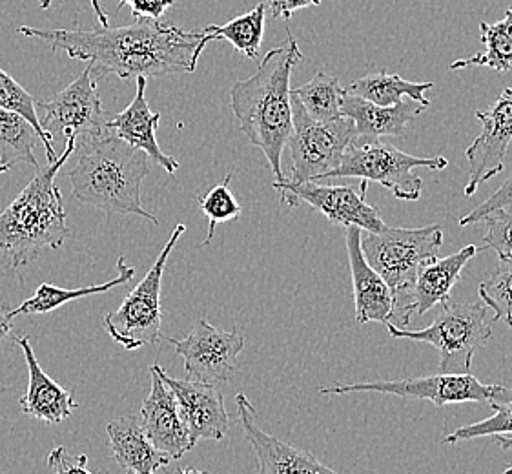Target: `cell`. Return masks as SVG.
<instances>
[{
  "label": "cell",
  "instance_id": "cell-1",
  "mask_svg": "<svg viewBox=\"0 0 512 474\" xmlns=\"http://www.w3.org/2000/svg\"><path fill=\"white\" fill-rule=\"evenodd\" d=\"M19 33L41 39L53 52L68 53L72 59L92 64L93 70L113 73L119 79L192 73L203 50L214 41L205 28L186 31L152 19L93 31L22 26Z\"/></svg>",
  "mask_w": 512,
  "mask_h": 474
},
{
  "label": "cell",
  "instance_id": "cell-2",
  "mask_svg": "<svg viewBox=\"0 0 512 474\" xmlns=\"http://www.w3.org/2000/svg\"><path fill=\"white\" fill-rule=\"evenodd\" d=\"M303 53L292 33L259 62L257 72L237 81L230 90V108L239 119L241 132L267 155L276 181H283L281 157L292 134V88L290 79Z\"/></svg>",
  "mask_w": 512,
  "mask_h": 474
},
{
  "label": "cell",
  "instance_id": "cell-3",
  "mask_svg": "<svg viewBox=\"0 0 512 474\" xmlns=\"http://www.w3.org/2000/svg\"><path fill=\"white\" fill-rule=\"evenodd\" d=\"M75 150L77 139L70 137L59 159L37 168L35 177L0 214V254L11 272L30 265L44 248H61L72 234L55 177Z\"/></svg>",
  "mask_w": 512,
  "mask_h": 474
},
{
  "label": "cell",
  "instance_id": "cell-4",
  "mask_svg": "<svg viewBox=\"0 0 512 474\" xmlns=\"http://www.w3.org/2000/svg\"><path fill=\"white\" fill-rule=\"evenodd\" d=\"M81 155L70 176L73 197L112 214H135L155 225L159 219L141 203V186L150 174L148 155L112 132L77 146Z\"/></svg>",
  "mask_w": 512,
  "mask_h": 474
},
{
  "label": "cell",
  "instance_id": "cell-5",
  "mask_svg": "<svg viewBox=\"0 0 512 474\" xmlns=\"http://www.w3.org/2000/svg\"><path fill=\"white\" fill-rule=\"evenodd\" d=\"M443 230L438 225L421 228L385 227L381 232L361 234V250L370 267L387 283L392 294V312L387 325L407 329L412 316V290L425 263L438 258Z\"/></svg>",
  "mask_w": 512,
  "mask_h": 474
},
{
  "label": "cell",
  "instance_id": "cell-6",
  "mask_svg": "<svg viewBox=\"0 0 512 474\" xmlns=\"http://www.w3.org/2000/svg\"><path fill=\"white\" fill-rule=\"evenodd\" d=\"M394 340L429 343L440 352V372H471L476 352L492 338L489 307L478 303H445L431 327L421 330L398 329L387 325Z\"/></svg>",
  "mask_w": 512,
  "mask_h": 474
},
{
  "label": "cell",
  "instance_id": "cell-7",
  "mask_svg": "<svg viewBox=\"0 0 512 474\" xmlns=\"http://www.w3.org/2000/svg\"><path fill=\"white\" fill-rule=\"evenodd\" d=\"M449 161L443 155L436 157H416L405 154L396 146L356 139L341 157L336 170L327 179L336 177H358L367 183H378L390 190V194L400 201H418L423 192L421 177L414 174L416 168L445 170Z\"/></svg>",
  "mask_w": 512,
  "mask_h": 474
},
{
  "label": "cell",
  "instance_id": "cell-8",
  "mask_svg": "<svg viewBox=\"0 0 512 474\" xmlns=\"http://www.w3.org/2000/svg\"><path fill=\"white\" fill-rule=\"evenodd\" d=\"M292 134L290 148V183L323 181L338 168L341 157L356 139V126L349 117H339L330 123L312 119L303 104L292 95Z\"/></svg>",
  "mask_w": 512,
  "mask_h": 474
},
{
  "label": "cell",
  "instance_id": "cell-9",
  "mask_svg": "<svg viewBox=\"0 0 512 474\" xmlns=\"http://www.w3.org/2000/svg\"><path fill=\"white\" fill-rule=\"evenodd\" d=\"M186 232L185 225H177L164 245L154 265L148 270L143 281L135 287L123 305L104 316V329L112 340L123 345L126 351H135L144 345H157L161 340V285H163L164 267L172 254L179 237Z\"/></svg>",
  "mask_w": 512,
  "mask_h": 474
},
{
  "label": "cell",
  "instance_id": "cell-10",
  "mask_svg": "<svg viewBox=\"0 0 512 474\" xmlns=\"http://www.w3.org/2000/svg\"><path fill=\"white\" fill-rule=\"evenodd\" d=\"M321 394H354V392H378L398 398L427 400L436 407H445L451 403H496L507 402L512 389L502 385L482 383L471 372H440L425 378L410 380H381V382L352 383V385H332L319 387Z\"/></svg>",
  "mask_w": 512,
  "mask_h": 474
},
{
  "label": "cell",
  "instance_id": "cell-11",
  "mask_svg": "<svg viewBox=\"0 0 512 474\" xmlns=\"http://www.w3.org/2000/svg\"><path fill=\"white\" fill-rule=\"evenodd\" d=\"M274 188L283 205L297 207L307 203L339 227H358L370 234L387 227L378 208L367 201V181H361L358 190L352 186L319 185L318 181L290 183L287 179L274 181Z\"/></svg>",
  "mask_w": 512,
  "mask_h": 474
},
{
  "label": "cell",
  "instance_id": "cell-12",
  "mask_svg": "<svg viewBox=\"0 0 512 474\" xmlns=\"http://www.w3.org/2000/svg\"><path fill=\"white\" fill-rule=\"evenodd\" d=\"M37 106L44 110L42 130L52 141L53 137H62L64 141L75 137L79 146V141L82 145L110 132L106 126L110 115L104 112L92 64H88L73 83L53 95L50 103H37Z\"/></svg>",
  "mask_w": 512,
  "mask_h": 474
},
{
  "label": "cell",
  "instance_id": "cell-13",
  "mask_svg": "<svg viewBox=\"0 0 512 474\" xmlns=\"http://www.w3.org/2000/svg\"><path fill=\"white\" fill-rule=\"evenodd\" d=\"M177 356L185 360L188 380L223 385L237 372V356L245 349V338L239 332H228L201 320L183 340L168 338Z\"/></svg>",
  "mask_w": 512,
  "mask_h": 474
},
{
  "label": "cell",
  "instance_id": "cell-14",
  "mask_svg": "<svg viewBox=\"0 0 512 474\" xmlns=\"http://www.w3.org/2000/svg\"><path fill=\"white\" fill-rule=\"evenodd\" d=\"M476 119L482 124V132L465 150L469 161L465 197L474 196L483 183L503 172L512 143V88H505L487 112H476Z\"/></svg>",
  "mask_w": 512,
  "mask_h": 474
},
{
  "label": "cell",
  "instance_id": "cell-15",
  "mask_svg": "<svg viewBox=\"0 0 512 474\" xmlns=\"http://www.w3.org/2000/svg\"><path fill=\"white\" fill-rule=\"evenodd\" d=\"M152 369L174 392L188 425L192 445L195 447L201 440L221 442L230 431V416L226 413L225 398L216 385L194 382L188 378L177 380L164 371L159 363H154Z\"/></svg>",
  "mask_w": 512,
  "mask_h": 474
},
{
  "label": "cell",
  "instance_id": "cell-16",
  "mask_svg": "<svg viewBox=\"0 0 512 474\" xmlns=\"http://www.w3.org/2000/svg\"><path fill=\"white\" fill-rule=\"evenodd\" d=\"M237 414L248 444L256 451L259 471L257 474H339L308 451L265 433L257 425L256 411L245 392H237Z\"/></svg>",
  "mask_w": 512,
  "mask_h": 474
},
{
  "label": "cell",
  "instance_id": "cell-17",
  "mask_svg": "<svg viewBox=\"0 0 512 474\" xmlns=\"http://www.w3.org/2000/svg\"><path fill=\"white\" fill-rule=\"evenodd\" d=\"M152 389L144 398L139 420L144 433L150 438L155 449L168 454L172 460H181L194 445L186 425L179 402L163 378L150 367Z\"/></svg>",
  "mask_w": 512,
  "mask_h": 474
},
{
  "label": "cell",
  "instance_id": "cell-18",
  "mask_svg": "<svg viewBox=\"0 0 512 474\" xmlns=\"http://www.w3.org/2000/svg\"><path fill=\"white\" fill-rule=\"evenodd\" d=\"M425 108H429V104L418 103L409 97L392 106H378L350 95L347 90L341 101V115L349 117L356 126L359 139L367 141H378L379 137H405L410 124Z\"/></svg>",
  "mask_w": 512,
  "mask_h": 474
},
{
  "label": "cell",
  "instance_id": "cell-19",
  "mask_svg": "<svg viewBox=\"0 0 512 474\" xmlns=\"http://www.w3.org/2000/svg\"><path fill=\"white\" fill-rule=\"evenodd\" d=\"M135 81L137 92L134 101L121 114L110 115L106 126L113 135L144 152L157 165L163 166L170 176H174L179 170V161L172 155L164 154L157 143L155 132L161 115L157 112L154 114L146 101V77H137Z\"/></svg>",
  "mask_w": 512,
  "mask_h": 474
},
{
  "label": "cell",
  "instance_id": "cell-20",
  "mask_svg": "<svg viewBox=\"0 0 512 474\" xmlns=\"http://www.w3.org/2000/svg\"><path fill=\"white\" fill-rule=\"evenodd\" d=\"M15 343L24 352V361L28 365V391L19 400L22 413L46 425H57L68 420L73 411L79 409V403L73 402V392L53 382V378L42 371L28 336L15 338Z\"/></svg>",
  "mask_w": 512,
  "mask_h": 474
},
{
  "label": "cell",
  "instance_id": "cell-21",
  "mask_svg": "<svg viewBox=\"0 0 512 474\" xmlns=\"http://www.w3.org/2000/svg\"><path fill=\"white\" fill-rule=\"evenodd\" d=\"M361 234L358 227L347 228V254H349L350 276L354 289L356 321L365 325L370 321L385 323L392 312V294L387 283L379 276L361 250Z\"/></svg>",
  "mask_w": 512,
  "mask_h": 474
},
{
  "label": "cell",
  "instance_id": "cell-22",
  "mask_svg": "<svg viewBox=\"0 0 512 474\" xmlns=\"http://www.w3.org/2000/svg\"><path fill=\"white\" fill-rule=\"evenodd\" d=\"M480 247L467 245L447 258H434L425 263L418 272L412 290V307L416 316H423L434 307H441L451 301L454 285L461 279L463 268L469 265Z\"/></svg>",
  "mask_w": 512,
  "mask_h": 474
},
{
  "label": "cell",
  "instance_id": "cell-23",
  "mask_svg": "<svg viewBox=\"0 0 512 474\" xmlns=\"http://www.w3.org/2000/svg\"><path fill=\"white\" fill-rule=\"evenodd\" d=\"M113 460L130 474H155L170 464L168 454L155 449L144 433L139 416H121L106 425Z\"/></svg>",
  "mask_w": 512,
  "mask_h": 474
},
{
  "label": "cell",
  "instance_id": "cell-24",
  "mask_svg": "<svg viewBox=\"0 0 512 474\" xmlns=\"http://www.w3.org/2000/svg\"><path fill=\"white\" fill-rule=\"evenodd\" d=\"M117 270H119V278L112 279L103 285H90V287H82V289H61V287L50 285V283H42L30 299H26L17 309L8 310V314H10V318H17L22 314L24 316L26 314H46V312L59 309L64 303L73 301V299L88 298L93 294H106L110 290L130 283L135 276V268L128 267L124 258L117 259Z\"/></svg>",
  "mask_w": 512,
  "mask_h": 474
},
{
  "label": "cell",
  "instance_id": "cell-25",
  "mask_svg": "<svg viewBox=\"0 0 512 474\" xmlns=\"http://www.w3.org/2000/svg\"><path fill=\"white\" fill-rule=\"evenodd\" d=\"M432 88H434L432 83H412V81H405L398 73L379 70V72L367 73L358 81H354L347 88V93L378 106H392V104L401 103L407 97L418 103L431 104V101L425 97V92Z\"/></svg>",
  "mask_w": 512,
  "mask_h": 474
},
{
  "label": "cell",
  "instance_id": "cell-26",
  "mask_svg": "<svg viewBox=\"0 0 512 474\" xmlns=\"http://www.w3.org/2000/svg\"><path fill=\"white\" fill-rule=\"evenodd\" d=\"M485 52L476 53L469 59H458L451 64V70H463L471 66L491 68L496 73L512 70V6L505 11L502 21L480 24Z\"/></svg>",
  "mask_w": 512,
  "mask_h": 474
},
{
  "label": "cell",
  "instance_id": "cell-27",
  "mask_svg": "<svg viewBox=\"0 0 512 474\" xmlns=\"http://www.w3.org/2000/svg\"><path fill=\"white\" fill-rule=\"evenodd\" d=\"M41 137L24 117L0 108V163L10 172L15 165L37 166L33 148Z\"/></svg>",
  "mask_w": 512,
  "mask_h": 474
},
{
  "label": "cell",
  "instance_id": "cell-28",
  "mask_svg": "<svg viewBox=\"0 0 512 474\" xmlns=\"http://www.w3.org/2000/svg\"><path fill=\"white\" fill-rule=\"evenodd\" d=\"M265 17L267 6L261 2L245 15H239L223 26H206L205 30L214 37V41H228L246 59L257 61L265 35Z\"/></svg>",
  "mask_w": 512,
  "mask_h": 474
},
{
  "label": "cell",
  "instance_id": "cell-29",
  "mask_svg": "<svg viewBox=\"0 0 512 474\" xmlns=\"http://www.w3.org/2000/svg\"><path fill=\"white\" fill-rule=\"evenodd\" d=\"M292 95L296 97L307 114L321 121V123H330L336 121L341 115V101L345 95V88H341L339 77L328 75L325 72H318L310 83L299 86L292 90Z\"/></svg>",
  "mask_w": 512,
  "mask_h": 474
},
{
  "label": "cell",
  "instance_id": "cell-30",
  "mask_svg": "<svg viewBox=\"0 0 512 474\" xmlns=\"http://www.w3.org/2000/svg\"><path fill=\"white\" fill-rule=\"evenodd\" d=\"M37 103L39 101L30 92H26L24 86L17 83L10 73L0 70V108L21 115L35 128L48 155V163H53L59 159V155L55 154L52 137L42 130L41 119L37 115Z\"/></svg>",
  "mask_w": 512,
  "mask_h": 474
},
{
  "label": "cell",
  "instance_id": "cell-31",
  "mask_svg": "<svg viewBox=\"0 0 512 474\" xmlns=\"http://www.w3.org/2000/svg\"><path fill=\"white\" fill-rule=\"evenodd\" d=\"M483 303L492 310L494 320L503 321L512 329V263H502L492 268L478 285Z\"/></svg>",
  "mask_w": 512,
  "mask_h": 474
},
{
  "label": "cell",
  "instance_id": "cell-32",
  "mask_svg": "<svg viewBox=\"0 0 512 474\" xmlns=\"http://www.w3.org/2000/svg\"><path fill=\"white\" fill-rule=\"evenodd\" d=\"M230 181H232V174H228L223 183L210 188V192L206 196L197 197L201 212L208 217V236H206V241L201 247H206V245L212 243L214 232H216L219 223L236 221L237 217L241 216V212H243V207L237 203L236 197L230 190Z\"/></svg>",
  "mask_w": 512,
  "mask_h": 474
},
{
  "label": "cell",
  "instance_id": "cell-33",
  "mask_svg": "<svg viewBox=\"0 0 512 474\" xmlns=\"http://www.w3.org/2000/svg\"><path fill=\"white\" fill-rule=\"evenodd\" d=\"M494 414L483 422L471 423L456 429L454 433L443 438V444H458L482 436H496V434H512V394L507 402L492 405Z\"/></svg>",
  "mask_w": 512,
  "mask_h": 474
},
{
  "label": "cell",
  "instance_id": "cell-34",
  "mask_svg": "<svg viewBox=\"0 0 512 474\" xmlns=\"http://www.w3.org/2000/svg\"><path fill=\"white\" fill-rule=\"evenodd\" d=\"M483 223L485 234L480 250H492L502 263H512V212L498 208L483 217Z\"/></svg>",
  "mask_w": 512,
  "mask_h": 474
},
{
  "label": "cell",
  "instance_id": "cell-35",
  "mask_svg": "<svg viewBox=\"0 0 512 474\" xmlns=\"http://www.w3.org/2000/svg\"><path fill=\"white\" fill-rule=\"evenodd\" d=\"M511 205L512 174L503 181L500 188H498L494 194H491V196L487 197V199L483 201L482 205H478V207L474 208L471 214L461 217L460 227H469V225H474V223H482L483 217L489 216V214L494 212V210H498V208L511 207Z\"/></svg>",
  "mask_w": 512,
  "mask_h": 474
},
{
  "label": "cell",
  "instance_id": "cell-36",
  "mask_svg": "<svg viewBox=\"0 0 512 474\" xmlns=\"http://www.w3.org/2000/svg\"><path fill=\"white\" fill-rule=\"evenodd\" d=\"M48 465L55 474H93L88 469L86 454H70L66 447H55L48 456Z\"/></svg>",
  "mask_w": 512,
  "mask_h": 474
},
{
  "label": "cell",
  "instance_id": "cell-37",
  "mask_svg": "<svg viewBox=\"0 0 512 474\" xmlns=\"http://www.w3.org/2000/svg\"><path fill=\"white\" fill-rule=\"evenodd\" d=\"M174 4L175 0H119V8L130 6L135 21L139 19L159 21L166 10H170Z\"/></svg>",
  "mask_w": 512,
  "mask_h": 474
},
{
  "label": "cell",
  "instance_id": "cell-38",
  "mask_svg": "<svg viewBox=\"0 0 512 474\" xmlns=\"http://www.w3.org/2000/svg\"><path fill=\"white\" fill-rule=\"evenodd\" d=\"M274 19H290L296 11L319 6L321 0H263Z\"/></svg>",
  "mask_w": 512,
  "mask_h": 474
},
{
  "label": "cell",
  "instance_id": "cell-39",
  "mask_svg": "<svg viewBox=\"0 0 512 474\" xmlns=\"http://www.w3.org/2000/svg\"><path fill=\"white\" fill-rule=\"evenodd\" d=\"M13 329V318H10L8 310H0V343L10 336Z\"/></svg>",
  "mask_w": 512,
  "mask_h": 474
},
{
  "label": "cell",
  "instance_id": "cell-40",
  "mask_svg": "<svg viewBox=\"0 0 512 474\" xmlns=\"http://www.w3.org/2000/svg\"><path fill=\"white\" fill-rule=\"evenodd\" d=\"M90 2H92L93 11H95V15H97V21L101 22V26H103V28H110L108 15H106L103 8H101V2H99V0H90Z\"/></svg>",
  "mask_w": 512,
  "mask_h": 474
},
{
  "label": "cell",
  "instance_id": "cell-41",
  "mask_svg": "<svg viewBox=\"0 0 512 474\" xmlns=\"http://www.w3.org/2000/svg\"><path fill=\"white\" fill-rule=\"evenodd\" d=\"M494 442L500 445L502 449H505V451H512V434H496Z\"/></svg>",
  "mask_w": 512,
  "mask_h": 474
},
{
  "label": "cell",
  "instance_id": "cell-42",
  "mask_svg": "<svg viewBox=\"0 0 512 474\" xmlns=\"http://www.w3.org/2000/svg\"><path fill=\"white\" fill-rule=\"evenodd\" d=\"M175 474H206L203 471H199V469H194V467H185V469H179Z\"/></svg>",
  "mask_w": 512,
  "mask_h": 474
},
{
  "label": "cell",
  "instance_id": "cell-43",
  "mask_svg": "<svg viewBox=\"0 0 512 474\" xmlns=\"http://www.w3.org/2000/svg\"><path fill=\"white\" fill-rule=\"evenodd\" d=\"M37 2H39V6H41L42 10H48L53 4V0H37Z\"/></svg>",
  "mask_w": 512,
  "mask_h": 474
},
{
  "label": "cell",
  "instance_id": "cell-44",
  "mask_svg": "<svg viewBox=\"0 0 512 474\" xmlns=\"http://www.w3.org/2000/svg\"><path fill=\"white\" fill-rule=\"evenodd\" d=\"M502 474H512V467H511V465H509V467H507V469H505V471H503Z\"/></svg>",
  "mask_w": 512,
  "mask_h": 474
},
{
  "label": "cell",
  "instance_id": "cell-45",
  "mask_svg": "<svg viewBox=\"0 0 512 474\" xmlns=\"http://www.w3.org/2000/svg\"><path fill=\"white\" fill-rule=\"evenodd\" d=\"M0 174H6V168L2 166V163H0Z\"/></svg>",
  "mask_w": 512,
  "mask_h": 474
}]
</instances>
